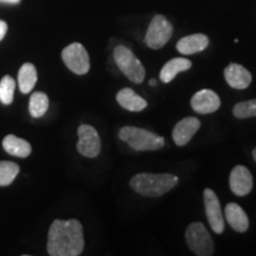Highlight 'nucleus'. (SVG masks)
Masks as SVG:
<instances>
[{"instance_id": "nucleus-11", "label": "nucleus", "mask_w": 256, "mask_h": 256, "mask_svg": "<svg viewBox=\"0 0 256 256\" xmlns=\"http://www.w3.org/2000/svg\"><path fill=\"white\" fill-rule=\"evenodd\" d=\"M191 107L200 114L214 113L220 107V98L214 90L202 89L192 96Z\"/></svg>"}, {"instance_id": "nucleus-26", "label": "nucleus", "mask_w": 256, "mask_h": 256, "mask_svg": "<svg viewBox=\"0 0 256 256\" xmlns=\"http://www.w3.org/2000/svg\"><path fill=\"white\" fill-rule=\"evenodd\" d=\"M150 86H156V80H151L150 81Z\"/></svg>"}, {"instance_id": "nucleus-22", "label": "nucleus", "mask_w": 256, "mask_h": 256, "mask_svg": "<svg viewBox=\"0 0 256 256\" xmlns=\"http://www.w3.org/2000/svg\"><path fill=\"white\" fill-rule=\"evenodd\" d=\"M16 81L11 76H4L0 81V101L4 104H11L14 101Z\"/></svg>"}, {"instance_id": "nucleus-7", "label": "nucleus", "mask_w": 256, "mask_h": 256, "mask_svg": "<svg viewBox=\"0 0 256 256\" xmlns=\"http://www.w3.org/2000/svg\"><path fill=\"white\" fill-rule=\"evenodd\" d=\"M62 60L64 64L78 75H84L90 68L87 50L80 43H72L64 48L62 51Z\"/></svg>"}, {"instance_id": "nucleus-1", "label": "nucleus", "mask_w": 256, "mask_h": 256, "mask_svg": "<svg viewBox=\"0 0 256 256\" xmlns=\"http://www.w3.org/2000/svg\"><path fill=\"white\" fill-rule=\"evenodd\" d=\"M84 248L82 224L78 220H56L48 235V254L51 256H78Z\"/></svg>"}, {"instance_id": "nucleus-8", "label": "nucleus", "mask_w": 256, "mask_h": 256, "mask_svg": "<svg viewBox=\"0 0 256 256\" xmlns=\"http://www.w3.org/2000/svg\"><path fill=\"white\" fill-rule=\"evenodd\" d=\"M78 151L87 158H95L101 151V140L98 133L92 126L81 124L78 130Z\"/></svg>"}, {"instance_id": "nucleus-12", "label": "nucleus", "mask_w": 256, "mask_h": 256, "mask_svg": "<svg viewBox=\"0 0 256 256\" xmlns=\"http://www.w3.org/2000/svg\"><path fill=\"white\" fill-rule=\"evenodd\" d=\"M200 121L197 118H185L177 122L174 132H172V138L177 146H185L192 139V136L196 134L200 130Z\"/></svg>"}, {"instance_id": "nucleus-6", "label": "nucleus", "mask_w": 256, "mask_h": 256, "mask_svg": "<svg viewBox=\"0 0 256 256\" xmlns=\"http://www.w3.org/2000/svg\"><path fill=\"white\" fill-rule=\"evenodd\" d=\"M174 28L164 16H156L147 28L145 42L151 49H160L171 40Z\"/></svg>"}, {"instance_id": "nucleus-2", "label": "nucleus", "mask_w": 256, "mask_h": 256, "mask_svg": "<svg viewBox=\"0 0 256 256\" xmlns=\"http://www.w3.org/2000/svg\"><path fill=\"white\" fill-rule=\"evenodd\" d=\"M177 176L170 174H138L130 179V188L145 197H160L178 184Z\"/></svg>"}, {"instance_id": "nucleus-25", "label": "nucleus", "mask_w": 256, "mask_h": 256, "mask_svg": "<svg viewBox=\"0 0 256 256\" xmlns=\"http://www.w3.org/2000/svg\"><path fill=\"white\" fill-rule=\"evenodd\" d=\"M2 2H11V4H18L20 0H2Z\"/></svg>"}, {"instance_id": "nucleus-3", "label": "nucleus", "mask_w": 256, "mask_h": 256, "mask_svg": "<svg viewBox=\"0 0 256 256\" xmlns=\"http://www.w3.org/2000/svg\"><path fill=\"white\" fill-rule=\"evenodd\" d=\"M119 138L136 151H156L164 146V138L151 130L139 127L126 126L119 132Z\"/></svg>"}, {"instance_id": "nucleus-16", "label": "nucleus", "mask_w": 256, "mask_h": 256, "mask_svg": "<svg viewBox=\"0 0 256 256\" xmlns=\"http://www.w3.org/2000/svg\"><path fill=\"white\" fill-rule=\"evenodd\" d=\"M116 101L121 107L130 112H142L147 107L145 98L134 92L130 88H124L116 94Z\"/></svg>"}, {"instance_id": "nucleus-9", "label": "nucleus", "mask_w": 256, "mask_h": 256, "mask_svg": "<svg viewBox=\"0 0 256 256\" xmlns=\"http://www.w3.org/2000/svg\"><path fill=\"white\" fill-rule=\"evenodd\" d=\"M204 206H206V218L214 232L222 234L224 232V218L218 197L211 188L204 190Z\"/></svg>"}, {"instance_id": "nucleus-13", "label": "nucleus", "mask_w": 256, "mask_h": 256, "mask_svg": "<svg viewBox=\"0 0 256 256\" xmlns=\"http://www.w3.org/2000/svg\"><path fill=\"white\" fill-rule=\"evenodd\" d=\"M224 78L234 89H246L252 83V74L241 64L232 63L224 70Z\"/></svg>"}, {"instance_id": "nucleus-27", "label": "nucleus", "mask_w": 256, "mask_h": 256, "mask_svg": "<svg viewBox=\"0 0 256 256\" xmlns=\"http://www.w3.org/2000/svg\"><path fill=\"white\" fill-rule=\"evenodd\" d=\"M252 156H254V159L256 162V148H254V151H252Z\"/></svg>"}, {"instance_id": "nucleus-19", "label": "nucleus", "mask_w": 256, "mask_h": 256, "mask_svg": "<svg viewBox=\"0 0 256 256\" xmlns=\"http://www.w3.org/2000/svg\"><path fill=\"white\" fill-rule=\"evenodd\" d=\"M37 82V70L34 64L25 63L19 69L18 74V84L19 89L24 94L30 92L34 88Z\"/></svg>"}, {"instance_id": "nucleus-15", "label": "nucleus", "mask_w": 256, "mask_h": 256, "mask_svg": "<svg viewBox=\"0 0 256 256\" xmlns=\"http://www.w3.org/2000/svg\"><path fill=\"white\" fill-rule=\"evenodd\" d=\"M209 46V38L203 34L186 36L178 40L177 50L183 55H192L206 50Z\"/></svg>"}, {"instance_id": "nucleus-20", "label": "nucleus", "mask_w": 256, "mask_h": 256, "mask_svg": "<svg viewBox=\"0 0 256 256\" xmlns=\"http://www.w3.org/2000/svg\"><path fill=\"white\" fill-rule=\"evenodd\" d=\"M49 108V98L44 92H34L30 98V104H28V110L34 118H40L46 113Z\"/></svg>"}, {"instance_id": "nucleus-23", "label": "nucleus", "mask_w": 256, "mask_h": 256, "mask_svg": "<svg viewBox=\"0 0 256 256\" xmlns=\"http://www.w3.org/2000/svg\"><path fill=\"white\" fill-rule=\"evenodd\" d=\"M232 113L238 119H248V118L256 116V98L240 102L234 107Z\"/></svg>"}, {"instance_id": "nucleus-14", "label": "nucleus", "mask_w": 256, "mask_h": 256, "mask_svg": "<svg viewBox=\"0 0 256 256\" xmlns=\"http://www.w3.org/2000/svg\"><path fill=\"white\" fill-rule=\"evenodd\" d=\"M224 215H226V222L230 224L234 230L238 232H247L249 228L248 216L238 204L229 203L224 210Z\"/></svg>"}, {"instance_id": "nucleus-21", "label": "nucleus", "mask_w": 256, "mask_h": 256, "mask_svg": "<svg viewBox=\"0 0 256 256\" xmlns=\"http://www.w3.org/2000/svg\"><path fill=\"white\" fill-rule=\"evenodd\" d=\"M19 174V166L12 162H0V186H6L14 180Z\"/></svg>"}, {"instance_id": "nucleus-18", "label": "nucleus", "mask_w": 256, "mask_h": 256, "mask_svg": "<svg viewBox=\"0 0 256 256\" xmlns=\"http://www.w3.org/2000/svg\"><path fill=\"white\" fill-rule=\"evenodd\" d=\"M4 150L8 154L19 156V158H25L28 156L31 153V145L20 138L12 136H6L4 142H2Z\"/></svg>"}, {"instance_id": "nucleus-10", "label": "nucleus", "mask_w": 256, "mask_h": 256, "mask_svg": "<svg viewBox=\"0 0 256 256\" xmlns=\"http://www.w3.org/2000/svg\"><path fill=\"white\" fill-rule=\"evenodd\" d=\"M229 184L236 196H247L252 188V176L250 171L246 166H235L230 172Z\"/></svg>"}, {"instance_id": "nucleus-5", "label": "nucleus", "mask_w": 256, "mask_h": 256, "mask_svg": "<svg viewBox=\"0 0 256 256\" xmlns=\"http://www.w3.org/2000/svg\"><path fill=\"white\" fill-rule=\"evenodd\" d=\"M185 238L188 248L194 255L210 256L214 254L215 247H214L212 238L202 223H191L185 232Z\"/></svg>"}, {"instance_id": "nucleus-24", "label": "nucleus", "mask_w": 256, "mask_h": 256, "mask_svg": "<svg viewBox=\"0 0 256 256\" xmlns=\"http://www.w3.org/2000/svg\"><path fill=\"white\" fill-rule=\"evenodd\" d=\"M6 32H8V24L4 20H0V40L5 37Z\"/></svg>"}, {"instance_id": "nucleus-4", "label": "nucleus", "mask_w": 256, "mask_h": 256, "mask_svg": "<svg viewBox=\"0 0 256 256\" xmlns=\"http://www.w3.org/2000/svg\"><path fill=\"white\" fill-rule=\"evenodd\" d=\"M113 55L116 66L130 81L142 83L145 80V68L128 48L124 46H116Z\"/></svg>"}, {"instance_id": "nucleus-17", "label": "nucleus", "mask_w": 256, "mask_h": 256, "mask_svg": "<svg viewBox=\"0 0 256 256\" xmlns=\"http://www.w3.org/2000/svg\"><path fill=\"white\" fill-rule=\"evenodd\" d=\"M192 66V63L186 58H177L170 60L168 63L162 66V72H160V80L164 83H168L174 80L179 72H186Z\"/></svg>"}]
</instances>
